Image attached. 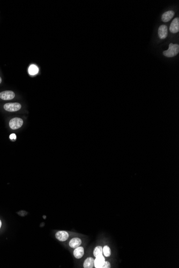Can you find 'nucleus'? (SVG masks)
<instances>
[{"label":"nucleus","mask_w":179,"mask_h":268,"mask_svg":"<svg viewBox=\"0 0 179 268\" xmlns=\"http://www.w3.org/2000/svg\"><path fill=\"white\" fill-rule=\"evenodd\" d=\"M179 46L177 44H170L169 48L163 52L164 55L167 57H172L179 54Z\"/></svg>","instance_id":"f257e3e1"},{"label":"nucleus","mask_w":179,"mask_h":268,"mask_svg":"<svg viewBox=\"0 0 179 268\" xmlns=\"http://www.w3.org/2000/svg\"><path fill=\"white\" fill-rule=\"evenodd\" d=\"M23 124V120L22 118L16 117L10 120L9 126L12 129H17L20 128Z\"/></svg>","instance_id":"f03ea898"},{"label":"nucleus","mask_w":179,"mask_h":268,"mask_svg":"<svg viewBox=\"0 0 179 268\" xmlns=\"http://www.w3.org/2000/svg\"><path fill=\"white\" fill-rule=\"evenodd\" d=\"M22 105L19 103H8L4 105V109L9 112H15L20 109Z\"/></svg>","instance_id":"7ed1b4c3"},{"label":"nucleus","mask_w":179,"mask_h":268,"mask_svg":"<svg viewBox=\"0 0 179 268\" xmlns=\"http://www.w3.org/2000/svg\"><path fill=\"white\" fill-rule=\"evenodd\" d=\"M15 96V93L11 90H5L0 93V98L5 101L12 100Z\"/></svg>","instance_id":"20e7f679"},{"label":"nucleus","mask_w":179,"mask_h":268,"mask_svg":"<svg viewBox=\"0 0 179 268\" xmlns=\"http://www.w3.org/2000/svg\"><path fill=\"white\" fill-rule=\"evenodd\" d=\"M169 30L171 32L173 33H176L179 31V19L178 18H175L172 21L170 25Z\"/></svg>","instance_id":"39448f33"},{"label":"nucleus","mask_w":179,"mask_h":268,"mask_svg":"<svg viewBox=\"0 0 179 268\" xmlns=\"http://www.w3.org/2000/svg\"><path fill=\"white\" fill-rule=\"evenodd\" d=\"M69 236L68 233L64 231L57 232L55 234L56 238L60 241H66V240L68 239Z\"/></svg>","instance_id":"423d86ee"},{"label":"nucleus","mask_w":179,"mask_h":268,"mask_svg":"<svg viewBox=\"0 0 179 268\" xmlns=\"http://www.w3.org/2000/svg\"><path fill=\"white\" fill-rule=\"evenodd\" d=\"M168 35L167 27L165 25H162L158 29V35L160 39L166 38Z\"/></svg>","instance_id":"0eeeda50"},{"label":"nucleus","mask_w":179,"mask_h":268,"mask_svg":"<svg viewBox=\"0 0 179 268\" xmlns=\"http://www.w3.org/2000/svg\"><path fill=\"white\" fill-rule=\"evenodd\" d=\"M105 262V258L102 255L98 256L94 260V266L96 268H101Z\"/></svg>","instance_id":"6e6552de"},{"label":"nucleus","mask_w":179,"mask_h":268,"mask_svg":"<svg viewBox=\"0 0 179 268\" xmlns=\"http://www.w3.org/2000/svg\"><path fill=\"white\" fill-rule=\"evenodd\" d=\"M174 16V12L173 11H168L165 12L163 15H162V22H168L172 19Z\"/></svg>","instance_id":"1a4fd4ad"},{"label":"nucleus","mask_w":179,"mask_h":268,"mask_svg":"<svg viewBox=\"0 0 179 268\" xmlns=\"http://www.w3.org/2000/svg\"><path fill=\"white\" fill-rule=\"evenodd\" d=\"M84 254V250L83 247H78L74 250V256L75 257V258L77 259L82 258Z\"/></svg>","instance_id":"9d476101"},{"label":"nucleus","mask_w":179,"mask_h":268,"mask_svg":"<svg viewBox=\"0 0 179 268\" xmlns=\"http://www.w3.org/2000/svg\"><path fill=\"white\" fill-rule=\"evenodd\" d=\"M82 244V240L79 238H74L69 242V246L71 248H77Z\"/></svg>","instance_id":"9b49d317"},{"label":"nucleus","mask_w":179,"mask_h":268,"mask_svg":"<svg viewBox=\"0 0 179 268\" xmlns=\"http://www.w3.org/2000/svg\"><path fill=\"white\" fill-rule=\"evenodd\" d=\"M84 268H92L94 266V259L92 257H88L84 261L83 264Z\"/></svg>","instance_id":"f8f14e48"},{"label":"nucleus","mask_w":179,"mask_h":268,"mask_svg":"<svg viewBox=\"0 0 179 268\" xmlns=\"http://www.w3.org/2000/svg\"><path fill=\"white\" fill-rule=\"evenodd\" d=\"M103 254V248L100 246L96 247L94 249L93 251V255L94 257H98L99 256L102 255Z\"/></svg>","instance_id":"ddd939ff"},{"label":"nucleus","mask_w":179,"mask_h":268,"mask_svg":"<svg viewBox=\"0 0 179 268\" xmlns=\"http://www.w3.org/2000/svg\"><path fill=\"white\" fill-rule=\"evenodd\" d=\"M39 72V69L35 65H31L29 68V72L31 75H35Z\"/></svg>","instance_id":"4468645a"},{"label":"nucleus","mask_w":179,"mask_h":268,"mask_svg":"<svg viewBox=\"0 0 179 268\" xmlns=\"http://www.w3.org/2000/svg\"><path fill=\"white\" fill-rule=\"evenodd\" d=\"M103 253L106 257H109L111 255L110 249L108 246H105L103 248Z\"/></svg>","instance_id":"2eb2a0df"},{"label":"nucleus","mask_w":179,"mask_h":268,"mask_svg":"<svg viewBox=\"0 0 179 268\" xmlns=\"http://www.w3.org/2000/svg\"><path fill=\"white\" fill-rule=\"evenodd\" d=\"M110 267H111V266H110V263L108 261H106V262L105 261L101 268H110Z\"/></svg>","instance_id":"dca6fc26"},{"label":"nucleus","mask_w":179,"mask_h":268,"mask_svg":"<svg viewBox=\"0 0 179 268\" xmlns=\"http://www.w3.org/2000/svg\"><path fill=\"white\" fill-rule=\"evenodd\" d=\"M10 138L11 140H13V139L15 140V139H16V134H14V133H12V134H11L10 136Z\"/></svg>","instance_id":"f3484780"},{"label":"nucleus","mask_w":179,"mask_h":268,"mask_svg":"<svg viewBox=\"0 0 179 268\" xmlns=\"http://www.w3.org/2000/svg\"><path fill=\"white\" fill-rule=\"evenodd\" d=\"M1 226H2V222H1V221L0 220V229H1Z\"/></svg>","instance_id":"a211bd4d"},{"label":"nucleus","mask_w":179,"mask_h":268,"mask_svg":"<svg viewBox=\"0 0 179 268\" xmlns=\"http://www.w3.org/2000/svg\"><path fill=\"white\" fill-rule=\"evenodd\" d=\"M1 82H2V78L0 77V84L1 83Z\"/></svg>","instance_id":"6ab92c4d"}]
</instances>
